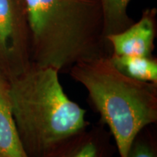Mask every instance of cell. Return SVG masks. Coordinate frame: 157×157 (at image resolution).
Wrapping results in <instances>:
<instances>
[{"label":"cell","instance_id":"30bf717a","mask_svg":"<svg viewBox=\"0 0 157 157\" xmlns=\"http://www.w3.org/2000/svg\"><path fill=\"white\" fill-rule=\"evenodd\" d=\"M127 157H157L156 135L151 126L143 129L135 137Z\"/></svg>","mask_w":157,"mask_h":157},{"label":"cell","instance_id":"277c9868","mask_svg":"<svg viewBox=\"0 0 157 157\" xmlns=\"http://www.w3.org/2000/svg\"><path fill=\"white\" fill-rule=\"evenodd\" d=\"M31 63L24 0H0V74L10 79Z\"/></svg>","mask_w":157,"mask_h":157},{"label":"cell","instance_id":"9c48e42d","mask_svg":"<svg viewBox=\"0 0 157 157\" xmlns=\"http://www.w3.org/2000/svg\"><path fill=\"white\" fill-rule=\"evenodd\" d=\"M103 15V31L105 38L129 28L134 21L127 14L131 0H100Z\"/></svg>","mask_w":157,"mask_h":157},{"label":"cell","instance_id":"6da1fadb","mask_svg":"<svg viewBox=\"0 0 157 157\" xmlns=\"http://www.w3.org/2000/svg\"><path fill=\"white\" fill-rule=\"evenodd\" d=\"M31 61L68 72L77 63L110 57L100 0H24Z\"/></svg>","mask_w":157,"mask_h":157},{"label":"cell","instance_id":"7a4b0ae2","mask_svg":"<svg viewBox=\"0 0 157 157\" xmlns=\"http://www.w3.org/2000/svg\"><path fill=\"white\" fill-rule=\"evenodd\" d=\"M56 68L31 63L8 79V95L20 137L29 157L90 125L85 109L68 98Z\"/></svg>","mask_w":157,"mask_h":157},{"label":"cell","instance_id":"8992f818","mask_svg":"<svg viewBox=\"0 0 157 157\" xmlns=\"http://www.w3.org/2000/svg\"><path fill=\"white\" fill-rule=\"evenodd\" d=\"M156 10L147 9L140 21L121 32L106 36L117 56L152 57L156 37Z\"/></svg>","mask_w":157,"mask_h":157},{"label":"cell","instance_id":"52a82bcc","mask_svg":"<svg viewBox=\"0 0 157 157\" xmlns=\"http://www.w3.org/2000/svg\"><path fill=\"white\" fill-rule=\"evenodd\" d=\"M0 157H29L20 137L8 95V79L0 74Z\"/></svg>","mask_w":157,"mask_h":157},{"label":"cell","instance_id":"3957f363","mask_svg":"<svg viewBox=\"0 0 157 157\" xmlns=\"http://www.w3.org/2000/svg\"><path fill=\"white\" fill-rule=\"evenodd\" d=\"M110 57L77 63L68 73L87 90L90 103L107 126L119 157H127L137 134L157 122V83L124 75Z\"/></svg>","mask_w":157,"mask_h":157},{"label":"cell","instance_id":"ba28073f","mask_svg":"<svg viewBox=\"0 0 157 157\" xmlns=\"http://www.w3.org/2000/svg\"><path fill=\"white\" fill-rule=\"evenodd\" d=\"M110 59L117 69L124 75L137 81L157 83V60L153 56L112 54Z\"/></svg>","mask_w":157,"mask_h":157},{"label":"cell","instance_id":"5b68a950","mask_svg":"<svg viewBox=\"0 0 157 157\" xmlns=\"http://www.w3.org/2000/svg\"><path fill=\"white\" fill-rule=\"evenodd\" d=\"M112 136L105 126L90 125L63 139L41 157H113Z\"/></svg>","mask_w":157,"mask_h":157}]
</instances>
